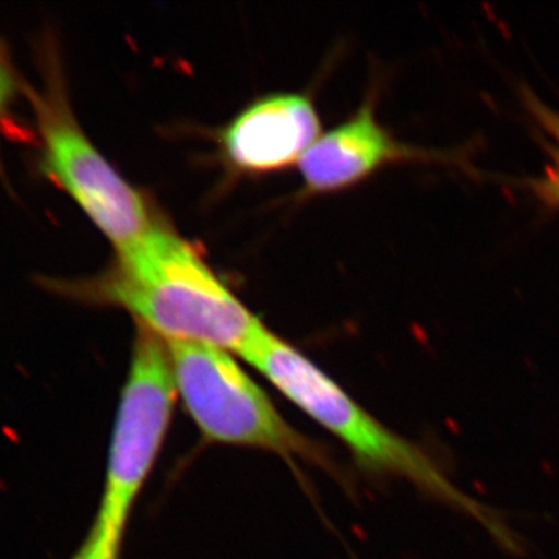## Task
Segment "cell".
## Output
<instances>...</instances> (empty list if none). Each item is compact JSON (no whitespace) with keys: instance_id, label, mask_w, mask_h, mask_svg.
Segmentation results:
<instances>
[{"instance_id":"obj_2","label":"cell","mask_w":559,"mask_h":559,"mask_svg":"<svg viewBox=\"0 0 559 559\" xmlns=\"http://www.w3.org/2000/svg\"><path fill=\"white\" fill-rule=\"evenodd\" d=\"M240 358L337 437L360 468L411 481L430 498L479 522L503 549L511 554L521 550L520 539L495 510L466 495L419 444L374 418L325 371L267 326H263Z\"/></svg>"},{"instance_id":"obj_6","label":"cell","mask_w":559,"mask_h":559,"mask_svg":"<svg viewBox=\"0 0 559 559\" xmlns=\"http://www.w3.org/2000/svg\"><path fill=\"white\" fill-rule=\"evenodd\" d=\"M320 138L310 97L280 92L250 103L221 131L224 159L234 170L264 175L297 164Z\"/></svg>"},{"instance_id":"obj_10","label":"cell","mask_w":559,"mask_h":559,"mask_svg":"<svg viewBox=\"0 0 559 559\" xmlns=\"http://www.w3.org/2000/svg\"><path fill=\"white\" fill-rule=\"evenodd\" d=\"M120 546L110 543L97 527L92 525L90 535L72 559H119Z\"/></svg>"},{"instance_id":"obj_3","label":"cell","mask_w":559,"mask_h":559,"mask_svg":"<svg viewBox=\"0 0 559 559\" xmlns=\"http://www.w3.org/2000/svg\"><path fill=\"white\" fill-rule=\"evenodd\" d=\"M38 68L39 83L24 79L22 87L35 120L38 170L79 205L116 252L124 249L160 218L81 127L70 103L60 49L51 36L40 40Z\"/></svg>"},{"instance_id":"obj_9","label":"cell","mask_w":559,"mask_h":559,"mask_svg":"<svg viewBox=\"0 0 559 559\" xmlns=\"http://www.w3.org/2000/svg\"><path fill=\"white\" fill-rule=\"evenodd\" d=\"M527 105L530 112L538 121V127L549 138V150L554 165L547 167L546 171L559 178V114L536 100L535 97H528Z\"/></svg>"},{"instance_id":"obj_11","label":"cell","mask_w":559,"mask_h":559,"mask_svg":"<svg viewBox=\"0 0 559 559\" xmlns=\"http://www.w3.org/2000/svg\"><path fill=\"white\" fill-rule=\"evenodd\" d=\"M532 187L539 200L551 207L559 209V178L557 176L546 171L540 178L533 180Z\"/></svg>"},{"instance_id":"obj_4","label":"cell","mask_w":559,"mask_h":559,"mask_svg":"<svg viewBox=\"0 0 559 559\" xmlns=\"http://www.w3.org/2000/svg\"><path fill=\"white\" fill-rule=\"evenodd\" d=\"M168 348L178 396L205 440L326 465L322 448L280 415L235 355L186 342Z\"/></svg>"},{"instance_id":"obj_7","label":"cell","mask_w":559,"mask_h":559,"mask_svg":"<svg viewBox=\"0 0 559 559\" xmlns=\"http://www.w3.org/2000/svg\"><path fill=\"white\" fill-rule=\"evenodd\" d=\"M426 157H430L426 151L393 138L369 100L340 127L320 135L299 168L308 193H331L349 189L390 164Z\"/></svg>"},{"instance_id":"obj_8","label":"cell","mask_w":559,"mask_h":559,"mask_svg":"<svg viewBox=\"0 0 559 559\" xmlns=\"http://www.w3.org/2000/svg\"><path fill=\"white\" fill-rule=\"evenodd\" d=\"M22 87H24V76L14 68L9 49L0 40V140L9 123L14 103L22 97ZM0 176H3L2 157H0Z\"/></svg>"},{"instance_id":"obj_1","label":"cell","mask_w":559,"mask_h":559,"mask_svg":"<svg viewBox=\"0 0 559 559\" xmlns=\"http://www.w3.org/2000/svg\"><path fill=\"white\" fill-rule=\"evenodd\" d=\"M47 285L72 299L121 308L168 344L210 345L241 356L264 326L200 250L162 221L117 250L102 274Z\"/></svg>"},{"instance_id":"obj_5","label":"cell","mask_w":559,"mask_h":559,"mask_svg":"<svg viewBox=\"0 0 559 559\" xmlns=\"http://www.w3.org/2000/svg\"><path fill=\"white\" fill-rule=\"evenodd\" d=\"M176 399L178 389L167 342L138 325L110 441L105 491L94 524L117 546L159 455Z\"/></svg>"}]
</instances>
